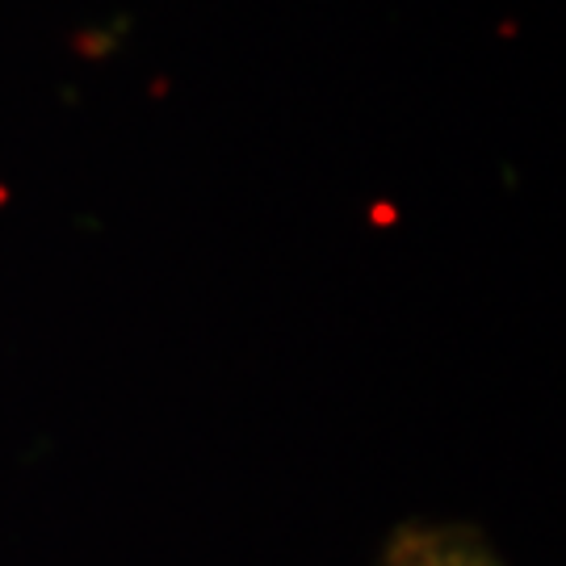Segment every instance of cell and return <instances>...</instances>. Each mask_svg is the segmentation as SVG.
Returning <instances> with one entry per match:
<instances>
[{
	"label": "cell",
	"instance_id": "6da1fadb",
	"mask_svg": "<svg viewBox=\"0 0 566 566\" xmlns=\"http://www.w3.org/2000/svg\"><path fill=\"white\" fill-rule=\"evenodd\" d=\"M382 566H504V563L470 528L407 525L390 537Z\"/></svg>",
	"mask_w": 566,
	"mask_h": 566
}]
</instances>
